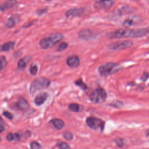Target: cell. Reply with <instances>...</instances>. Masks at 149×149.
Here are the masks:
<instances>
[{"mask_svg":"<svg viewBox=\"0 0 149 149\" xmlns=\"http://www.w3.org/2000/svg\"><path fill=\"white\" fill-rule=\"evenodd\" d=\"M51 122L52 123L53 126L58 130L62 129L64 127V125H65L64 122L62 120H61L60 119H58V118L52 119L51 120Z\"/></svg>","mask_w":149,"mask_h":149,"instance_id":"obj_16","label":"cell"},{"mask_svg":"<svg viewBox=\"0 0 149 149\" xmlns=\"http://www.w3.org/2000/svg\"><path fill=\"white\" fill-rule=\"evenodd\" d=\"M6 139L8 141H19L20 139V136L18 133H8L6 136Z\"/></svg>","mask_w":149,"mask_h":149,"instance_id":"obj_19","label":"cell"},{"mask_svg":"<svg viewBox=\"0 0 149 149\" xmlns=\"http://www.w3.org/2000/svg\"><path fill=\"white\" fill-rule=\"evenodd\" d=\"M146 134L147 136H149V130H148L147 132H146Z\"/></svg>","mask_w":149,"mask_h":149,"instance_id":"obj_34","label":"cell"},{"mask_svg":"<svg viewBox=\"0 0 149 149\" xmlns=\"http://www.w3.org/2000/svg\"><path fill=\"white\" fill-rule=\"evenodd\" d=\"M92 36V33L89 30H83L79 33V38L83 40H88Z\"/></svg>","mask_w":149,"mask_h":149,"instance_id":"obj_17","label":"cell"},{"mask_svg":"<svg viewBox=\"0 0 149 149\" xmlns=\"http://www.w3.org/2000/svg\"><path fill=\"white\" fill-rule=\"evenodd\" d=\"M45 1H52V0H45Z\"/></svg>","mask_w":149,"mask_h":149,"instance_id":"obj_35","label":"cell"},{"mask_svg":"<svg viewBox=\"0 0 149 149\" xmlns=\"http://www.w3.org/2000/svg\"><path fill=\"white\" fill-rule=\"evenodd\" d=\"M134 21L133 19H127L124 22L123 25L126 27H129L132 26L134 24Z\"/></svg>","mask_w":149,"mask_h":149,"instance_id":"obj_26","label":"cell"},{"mask_svg":"<svg viewBox=\"0 0 149 149\" xmlns=\"http://www.w3.org/2000/svg\"><path fill=\"white\" fill-rule=\"evenodd\" d=\"M48 94L47 93H42L38 94L34 98V103L37 105H41L47 100Z\"/></svg>","mask_w":149,"mask_h":149,"instance_id":"obj_14","label":"cell"},{"mask_svg":"<svg viewBox=\"0 0 149 149\" xmlns=\"http://www.w3.org/2000/svg\"><path fill=\"white\" fill-rule=\"evenodd\" d=\"M20 18L17 15H12L5 22V25L8 28H12L19 22Z\"/></svg>","mask_w":149,"mask_h":149,"instance_id":"obj_10","label":"cell"},{"mask_svg":"<svg viewBox=\"0 0 149 149\" xmlns=\"http://www.w3.org/2000/svg\"><path fill=\"white\" fill-rule=\"evenodd\" d=\"M63 38V36L61 33H57L52 34L50 36L42 38L40 42V45L42 49H48L61 41Z\"/></svg>","mask_w":149,"mask_h":149,"instance_id":"obj_2","label":"cell"},{"mask_svg":"<svg viewBox=\"0 0 149 149\" xmlns=\"http://www.w3.org/2000/svg\"><path fill=\"white\" fill-rule=\"evenodd\" d=\"M149 33V29L143 28L139 29H119L107 34L108 38H139L145 36Z\"/></svg>","mask_w":149,"mask_h":149,"instance_id":"obj_1","label":"cell"},{"mask_svg":"<svg viewBox=\"0 0 149 149\" xmlns=\"http://www.w3.org/2000/svg\"><path fill=\"white\" fill-rule=\"evenodd\" d=\"M133 43L130 41H117L116 42L112 43L109 45L108 48L111 50H120L126 49L127 48L132 46Z\"/></svg>","mask_w":149,"mask_h":149,"instance_id":"obj_7","label":"cell"},{"mask_svg":"<svg viewBox=\"0 0 149 149\" xmlns=\"http://www.w3.org/2000/svg\"><path fill=\"white\" fill-rule=\"evenodd\" d=\"M0 140H1V137H0Z\"/></svg>","mask_w":149,"mask_h":149,"instance_id":"obj_36","label":"cell"},{"mask_svg":"<svg viewBox=\"0 0 149 149\" xmlns=\"http://www.w3.org/2000/svg\"><path fill=\"white\" fill-rule=\"evenodd\" d=\"M113 4V0H98L95 2L94 8L98 9H108Z\"/></svg>","mask_w":149,"mask_h":149,"instance_id":"obj_8","label":"cell"},{"mask_svg":"<svg viewBox=\"0 0 149 149\" xmlns=\"http://www.w3.org/2000/svg\"><path fill=\"white\" fill-rule=\"evenodd\" d=\"M17 3V0H6L0 5V11L3 12L13 8Z\"/></svg>","mask_w":149,"mask_h":149,"instance_id":"obj_11","label":"cell"},{"mask_svg":"<svg viewBox=\"0 0 149 149\" xmlns=\"http://www.w3.org/2000/svg\"><path fill=\"white\" fill-rule=\"evenodd\" d=\"M50 81L49 79L45 77L37 78L32 81L30 87V91L31 94H34L37 91L48 87Z\"/></svg>","mask_w":149,"mask_h":149,"instance_id":"obj_3","label":"cell"},{"mask_svg":"<svg viewBox=\"0 0 149 149\" xmlns=\"http://www.w3.org/2000/svg\"><path fill=\"white\" fill-rule=\"evenodd\" d=\"M57 147L61 149H67V148H69L70 147L65 142H63V141H61L59 142L57 144Z\"/></svg>","mask_w":149,"mask_h":149,"instance_id":"obj_23","label":"cell"},{"mask_svg":"<svg viewBox=\"0 0 149 149\" xmlns=\"http://www.w3.org/2000/svg\"><path fill=\"white\" fill-rule=\"evenodd\" d=\"M69 108L70 111L74 112H77L80 111V107L79 104L76 103H72L69 105Z\"/></svg>","mask_w":149,"mask_h":149,"instance_id":"obj_20","label":"cell"},{"mask_svg":"<svg viewBox=\"0 0 149 149\" xmlns=\"http://www.w3.org/2000/svg\"><path fill=\"white\" fill-rule=\"evenodd\" d=\"M37 67L36 66H31L30 68V72L32 75H36L37 73Z\"/></svg>","mask_w":149,"mask_h":149,"instance_id":"obj_28","label":"cell"},{"mask_svg":"<svg viewBox=\"0 0 149 149\" xmlns=\"http://www.w3.org/2000/svg\"><path fill=\"white\" fill-rule=\"evenodd\" d=\"M3 115L8 119H13V115L8 111H4L3 112Z\"/></svg>","mask_w":149,"mask_h":149,"instance_id":"obj_29","label":"cell"},{"mask_svg":"<svg viewBox=\"0 0 149 149\" xmlns=\"http://www.w3.org/2000/svg\"><path fill=\"white\" fill-rule=\"evenodd\" d=\"M0 124H2V125H5V123L3 122V120L2 119V118L0 116Z\"/></svg>","mask_w":149,"mask_h":149,"instance_id":"obj_33","label":"cell"},{"mask_svg":"<svg viewBox=\"0 0 149 149\" xmlns=\"http://www.w3.org/2000/svg\"><path fill=\"white\" fill-rule=\"evenodd\" d=\"M6 59L5 56H1L0 57V70H1L6 65Z\"/></svg>","mask_w":149,"mask_h":149,"instance_id":"obj_21","label":"cell"},{"mask_svg":"<svg viewBox=\"0 0 149 149\" xmlns=\"http://www.w3.org/2000/svg\"><path fill=\"white\" fill-rule=\"evenodd\" d=\"M47 11V9H41L40 10H38L37 13L39 15H42L44 14V13H45Z\"/></svg>","mask_w":149,"mask_h":149,"instance_id":"obj_31","label":"cell"},{"mask_svg":"<svg viewBox=\"0 0 149 149\" xmlns=\"http://www.w3.org/2000/svg\"><path fill=\"white\" fill-rule=\"evenodd\" d=\"M30 147L32 149H38V148H41V146L37 142H36V141H33V142L31 143Z\"/></svg>","mask_w":149,"mask_h":149,"instance_id":"obj_27","label":"cell"},{"mask_svg":"<svg viewBox=\"0 0 149 149\" xmlns=\"http://www.w3.org/2000/svg\"><path fill=\"white\" fill-rule=\"evenodd\" d=\"M119 70V65L116 63L110 62L103 65L98 68V72L101 76H107L111 75Z\"/></svg>","mask_w":149,"mask_h":149,"instance_id":"obj_4","label":"cell"},{"mask_svg":"<svg viewBox=\"0 0 149 149\" xmlns=\"http://www.w3.org/2000/svg\"><path fill=\"white\" fill-rule=\"evenodd\" d=\"M88 126L95 130H102L104 127V122L101 119L95 117H88L86 119Z\"/></svg>","mask_w":149,"mask_h":149,"instance_id":"obj_6","label":"cell"},{"mask_svg":"<svg viewBox=\"0 0 149 149\" xmlns=\"http://www.w3.org/2000/svg\"><path fill=\"white\" fill-rule=\"evenodd\" d=\"M16 105L17 108L22 111H26L30 107V105L28 101L23 98H20L16 102Z\"/></svg>","mask_w":149,"mask_h":149,"instance_id":"obj_12","label":"cell"},{"mask_svg":"<svg viewBox=\"0 0 149 149\" xmlns=\"http://www.w3.org/2000/svg\"><path fill=\"white\" fill-rule=\"evenodd\" d=\"M63 137L65 139H66L68 140H70L73 139V134L70 132H66L63 133Z\"/></svg>","mask_w":149,"mask_h":149,"instance_id":"obj_25","label":"cell"},{"mask_svg":"<svg viewBox=\"0 0 149 149\" xmlns=\"http://www.w3.org/2000/svg\"><path fill=\"white\" fill-rule=\"evenodd\" d=\"M75 84H76V85L78 86L79 87H80V88H81L83 89V90L87 89V86L86 85V84H84V83L83 82V81H82L81 79H79V80L76 81L75 82Z\"/></svg>","mask_w":149,"mask_h":149,"instance_id":"obj_24","label":"cell"},{"mask_svg":"<svg viewBox=\"0 0 149 149\" xmlns=\"http://www.w3.org/2000/svg\"><path fill=\"white\" fill-rule=\"evenodd\" d=\"M134 1H137V0H134Z\"/></svg>","mask_w":149,"mask_h":149,"instance_id":"obj_37","label":"cell"},{"mask_svg":"<svg viewBox=\"0 0 149 149\" xmlns=\"http://www.w3.org/2000/svg\"><path fill=\"white\" fill-rule=\"evenodd\" d=\"M116 144L119 147H122L124 145V143H123V141L122 140L119 139L116 141Z\"/></svg>","mask_w":149,"mask_h":149,"instance_id":"obj_30","label":"cell"},{"mask_svg":"<svg viewBox=\"0 0 149 149\" xmlns=\"http://www.w3.org/2000/svg\"><path fill=\"white\" fill-rule=\"evenodd\" d=\"M107 98V93L102 88H97L95 89L90 94V100L95 104L102 103Z\"/></svg>","mask_w":149,"mask_h":149,"instance_id":"obj_5","label":"cell"},{"mask_svg":"<svg viewBox=\"0 0 149 149\" xmlns=\"http://www.w3.org/2000/svg\"><path fill=\"white\" fill-rule=\"evenodd\" d=\"M5 130V125L0 124V132H2Z\"/></svg>","mask_w":149,"mask_h":149,"instance_id":"obj_32","label":"cell"},{"mask_svg":"<svg viewBox=\"0 0 149 149\" xmlns=\"http://www.w3.org/2000/svg\"><path fill=\"white\" fill-rule=\"evenodd\" d=\"M67 47H68V44L66 42H62L58 45V48H56V51H62L65 50V49H66Z\"/></svg>","mask_w":149,"mask_h":149,"instance_id":"obj_22","label":"cell"},{"mask_svg":"<svg viewBox=\"0 0 149 149\" xmlns=\"http://www.w3.org/2000/svg\"><path fill=\"white\" fill-rule=\"evenodd\" d=\"M30 57H25L20 59V61L17 63V68L20 70H22L25 68L27 63L29 62Z\"/></svg>","mask_w":149,"mask_h":149,"instance_id":"obj_18","label":"cell"},{"mask_svg":"<svg viewBox=\"0 0 149 149\" xmlns=\"http://www.w3.org/2000/svg\"><path fill=\"white\" fill-rule=\"evenodd\" d=\"M67 65L72 68H77L80 65V59L76 56H72L68 58L66 61Z\"/></svg>","mask_w":149,"mask_h":149,"instance_id":"obj_13","label":"cell"},{"mask_svg":"<svg viewBox=\"0 0 149 149\" xmlns=\"http://www.w3.org/2000/svg\"><path fill=\"white\" fill-rule=\"evenodd\" d=\"M84 12V9L81 8H72L66 11L65 15L67 17H78L81 16Z\"/></svg>","mask_w":149,"mask_h":149,"instance_id":"obj_9","label":"cell"},{"mask_svg":"<svg viewBox=\"0 0 149 149\" xmlns=\"http://www.w3.org/2000/svg\"><path fill=\"white\" fill-rule=\"evenodd\" d=\"M14 41H8L1 45H0V52L9 51L12 50L15 46Z\"/></svg>","mask_w":149,"mask_h":149,"instance_id":"obj_15","label":"cell"}]
</instances>
